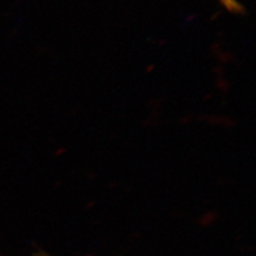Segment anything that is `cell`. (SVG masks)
Listing matches in <instances>:
<instances>
[{"label": "cell", "mask_w": 256, "mask_h": 256, "mask_svg": "<svg viewBox=\"0 0 256 256\" xmlns=\"http://www.w3.org/2000/svg\"><path fill=\"white\" fill-rule=\"evenodd\" d=\"M223 6L226 8V9L230 11H239L240 10V4L238 0H221Z\"/></svg>", "instance_id": "obj_1"}]
</instances>
